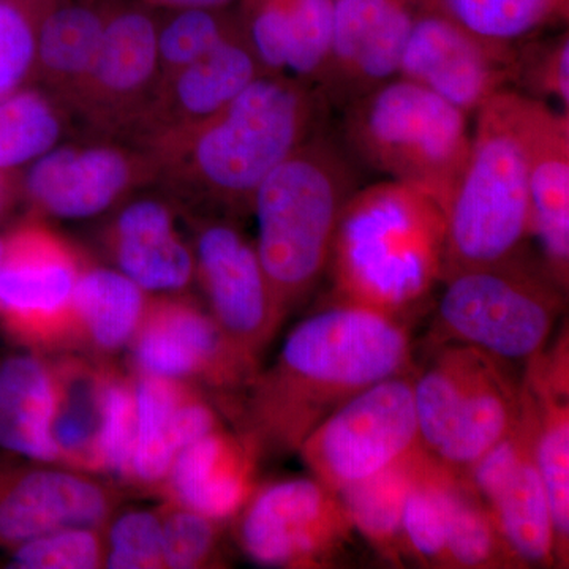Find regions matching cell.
<instances>
[{
  "label": "cell",
  "instance_id": "cell-1",
  "mask_svg": "<svg viewBox=\"0 0 569 569\" xmlns=\"http://www.w3.org/2000/svg\"><path fill=\"white\" fill-rule=\"evenodd\" d=\"M411 367L406 320L332 301L291 329L230 417L261 462L287 458L351 397Z\"/></svg>",
  "mask_w": 569,
  "mask_h": 569
},
{
  "label": "cell",
  "instance_id": "cell-2",
  "mask_svg": "<svg viewBox=\"0 0 569 569\" xmlns=\"http://www.w3.org/2000/svg\"><path fill=\"white\" fill-rule=\"evenodd\" d=\"M325 104L312 86L264 73L219 114L144 149L156 178L194 216L239 220L252 213L254 193L277 164L320 129Z\"/></svg>",
  "mask_w": 569,
  "mask_h": 569
},
{
  "label": "cell",
  "instance_id": "cell-3",
  "mask_svg": "<svg viewBox=\"0 0 569 569\" xmlns=\"http://www.w3.org/2000/svg\"><path fill=\"white\" fill-rule=\"evenodd\" d=\"M445 228L440 204L407 183L356 190L326 269L335 301L408 321L441 283Z\"/></svg>",
  "mask_w": 569,
  "mask_h": 569
},
{
  "label": "cell",
  "instance_id": "cell-4",
  "mask_svg": "<svg viewBox=\"0 0 569 569\" xmlns=\"http://www.w3.org/2000/svg\"><path fill=\"white\" fill-rule=\"evenodd\" d=\"M359 189L346 146L317 129L254 193V242L276 309L287 320L328 269L340 213Z\"/></svg>",
  "mask_w": 569,
  "mask_h": 569
},
{
  "label": "cell",
  "instance_id": "cell-5",
  "mask_svg": "<svg viewBox=\"0 0 569 569\" xmlns=\"http://www.w3.org/2000/svg\"><path fill=\"white\" fill-rule=\"evenodd\" d=\"M530 111L529 97L505 89L475 112L467 163L445 209L441 280L527 249Z\"/></svg>",
  "mask_w": 569,
  "mask_h": 569
},
{
  "label": "cell",
  "instance_id": "cell-6",
  "mask_svg": "<svg viewBox=\"0 0 569 569\" xmlns=\"http://www.w3.org/2000/svg\"><path fill=\"white\" fill-rule=\"evenodd\" d=\"M351 156L447 209L470 151L468 114L403 77L343 108Z\"/></svg>",
  "mask_w": 569,
  "mask_h": 569
},
{
  "label": "cell",
  "instance_id": "cell-7",
  "mask_svg": "<svg viewBox=\"0 0 569 569\" xmlns=\"http://www.w3.org/2000/svg\"><path fill=\"white\" fill-rule=\"evenodd\" d=\"M441 284L427 350L473 347L508 365L526 366L548 347L567 305L568 291L527 249L497 263L452 272Z\"/></svg>",
  "mask_w": 569,
  "mask_h": 569
},
{
  "label": "cell",
  "instance_id": "cell-8",
  "mask_svg": "<svg viewBox=\"0 0 569 569\" xmlns=\"http://www.w3.org/2000/svg\"><path fill=\"white\" fill-rule=\"evenodd\" d=\"M415 369L419 443L445 466L467 471L511 429L522 407V378L478 348H432Z\"/></svg>",
  "mask_w": 569,
  "mask_h": 569
},
{
  "label": "cell",
  "instance_id": "cell-9",
  "mask_svg": "<svg viewBox=\"0 0 569 569\" xmlns=\"http://www.w3.org/2000/svg\"><path fill=\"white\" fill-rule=\"evenodd\" d=\"M88 258L39 219L2 236L0 329L37 353L73 351V296Z\"/></svg>",
  "mask_w": 569,
  "mask_h": 569
},
{
  "label": "cell",
  "instance_id": "cell-10",
  "mask_svg": "<svg viewBox=\"0 0 569 569\" xmlns=\"http://www.w3.org/2000/svg\"><path fill=\"white\" fill-rule=\"evenodd\" d=\"M233 526L239 549L264 568H337L356 537L339 493L313 477L258 482Z\"/></svg>",
  "mask_w": 569,
  "mask_h": 569
},
{
  "label": "cell",
  "instance_id": "cell-11",
  "mask_svg": "<svg viewBox=\"0 0 569 569\" xmlns=\"http://www.w3.org/2000/svg\"><path fill=\"white\" fill-rule=\"evenodd\" d=\"M134 376L189 381L230 415L253 383L260 365L224 336L209 310L186 293L149 295L127 347Z\"/></svg>",
  "mask_w": 569,
  "mask_h": 569
},
{
  "label": "cell",
  "instance_id": "cell-12",
  "mask_svg": "<svg viewBox=\"0 0 569 569\" xmlns=\"http://www.w3.org/2000/svg\"><path fill=\"white\" fill-rule=\"evenodd\" d=\"M418 447L413 366L378 381L332 411L306 437L298 455L310 477L340 492Z\"/></svg>",
  "mask_w": 569,
  "mask_h": 569
},
{
  "label": "cell",
  "instance_id": "cell-13",
  "mask_svg": "<svg viewBox=\"0 0 569 569\" xmlns=\"http://www.w3.org/2000/svg\"><path fill=\"white\" fill-rule=\"evenodd\" d=\"M194 264L197 280L216 323L239 350L260 365L282 318L254 242L239 220L194 216Z\"/></svg>",
  "mask_w": 569,
  "mask_h": 569
},
{
  "label": "cell",
  "instance_id": "cell-14",
  "mask_svg": "<svg viewBox=\"0 0 569 569\" xmlns=\"http://www.w3.org/2000/svg\"><path fill=\"white\" fill-rule=\"evenodd\" d=\"M466 473L526 568L557 567L548 493L535 460L533 406L523 381L515 425Z\"/></svg>",
  "mask_w": 569,
  "mask_h": 569
},
{
  "label": "cell",
  "instance_id": "cell-15",
  "mask_svg": "<svg viewBox=\"0 0 569 569\" xmlns=\"http://www.w3.org/2000/svg\"><path fill=\"white\" fill-rule=\"evenodd\" d=\"M123 492L96 475L0 452V552L70 527L104 529Z\"/></svg>",
  "mask_w": 569,
  "mask_h": 569
},
{
  "label": "cell",
  "instance_id": "cell-16",
  "mask_svg": "<svg viewBox=\"0 0 569 569\" xmlns=\"http://www.w3.org/2000/svg\"><path fill=\"white\" fill-rule=\"evenodd\" d=\"M516 54L518 47L481 39L427 3L408 37L399 77L470 116L512 84Z\"/></svg>",
  "mask_w": 569,
  "mask_h": 569
},
{
  "label": "cell",
  "instance_id": "cell-17",
  "mask_svg": "<svg viewBox=\"0 0 569 569\" xmlns=\"http://www.w3.org/2000/svg\"><path fill=\"white\" fill-rule=\"evenodd\" d=\"M157 28L144 7H111L91 70L67 104L104 132H134L159 88Z\"/></svg>",
  "mask_w": 569,
  "mask_h": 569
},
{
  "label": "cell",
  "instance_id": "cell-18",
  "mask_svg": "<svg viewBox=\"0 0 569 569\" xmlns=\"http://www.w3.org/2000/svg\"><path fill=\"white\" fill-rule=\"evenodd\" d=\"M427 0H336L331 50L318 92L346 108L399 77L400 61Z\"/></svg>",
  "mask_w": 569,
  "mask_h": 569
},
{
  "label": "cell",
  "instance_id": "cell-19",
  "mask_svg": "<svg viewBox=\"0 0 569 569\" xmlns=\"http://www.w3.org/2000/svg\"><path fill=\"white\" fill-rule=\"evenodd\" d=\"M151 178L156 168L148 152L92 142L52 148L31 163L22 187L40 216L84 220L114 208Z\"/></svg>",
  "mask_w": 569,
  "mask_h": 569
},
{
  "label": "cell",
  "instance_id": "cell-20",
  "mask_svg": "<svg viewBox=\"0 0 569 569\" xmlns=\"http://www.w3.org/2000/svg\"><path fill=\"white\" fill-rule=\"evenodd\" d=\"M261 74L263 67L239 24L203 58L159 82L134 133L148 148L187 132L219 114Z\"/></svg>",
  "mask_w": 569,
  "mask_h": 569
},
{
  "label": "cell",
  "instance_id": "cell-21",
  "mask_svg": "<svg viewBox=\"0 0 569 569\" xmlns=\"http://www.w3.org/2000/svg\"><path fill=\"white\" fill-rule=\"evenodd\" d=\"M568 326L526 365L522 381L533 406L535 460L552 516L557 568L569 563V343Z\"/></svg>",
  "mask_w": 569,
  "mask_h": 569
},
{
  "label": "cell",
  "instance_id": "cell-22",
  "mask_svg": "<svg viewBox=\"0 0 569 569\" xmlns=\"http://www.w3.org/2000/svg\"><path fill=\"white\" fill-rule=\"evenodd\" d=\"M260 463L249 438L222 427L179 451L157 497L227 523L257 489Z\"/></svg>",
  "mask_w": 569,
  "mask_h": 569
},
{
  "label": "cell",
  "instance_id": "cell-23",
  "mask_svg": "<svg viewBox=\"0 0 569 569\" xmlns=\"http://www.w3.org/2000/svg\"><path fill=\"white\" fill-rule=\"evenodd\" d=\"M116 269L149 295L186 293L197 279L193 247L176 228L170 203L142 197L119 208L104 231Z\"/></svg>",
  "mask_w": 569,
  "mask_h": 569
},
{
  "label": "cell",
  "instance_id": "cell-24",
  "mask_svg": "<svg viewBox=\"0 0 569 569\" xmlns=\"http://www.w3.org/2000/svg\"><path fill=\"white\" fill-rule=\"evenodd\" d=\"M530 234L552 279L569 287V114L531 99Z\"/></svg>",
  "mask_w": 569,
  "mask_h": 569
},
{
  "label": "cell",
  "instance_id": "cell-25",
  "mask_svg": "<svg viewBox=\"0 0 569 569\" xmlns=\"http://www.w3.org/2000/svg\"><path fill=\"white\" fill-rule=\"evenodd\" d=\"M52 373L51 437L62 467L100 477L104 388L110 359L74 353L50 358Z\"/></svg>",
  "mask_w": 569,
  "mask_h": 569
},
{
  "label": "cell",
  "instance_id": "cell-26",
  "mask_svg": "<svg viewBox=\"0 0 569 569\" xmlns=\"http://www.w3.org/2000/svg\"><path fill=\"white\" fill-rule=\"evenodd\" d=\"M52 400L47 355L21 348L0 359V451L61 466L51 437Z\"/></svg>",
  "mask_w": 569,
  "mask_h": 569
},
{
  "label": "cell",
  "instance_id": "cell-27",
  "mask_svg": "<svg viewBox=\"0 0 569 569\" xmlns=\"http://www.w3.org/2000/svg\"><path fill=\"white\" fill-rule=\"evenodd\" d=\"M149 293L121 271L88 263L82 269L73 296V351L110 359L126 350Z\"/></svg>",
  "mask_w": 569,
  "mask_h": 569
},
{
  "label": "cell",
  "instance_id": "cell-28",
  "mask_svg": "<svg viewBox=\"0 0 569 569\" xmlns=\"http://www.w3.org/2000/svg\"><path fill=\"white\" fill-rule=\"evenodd\" d=\"M110 9L92 0H54L41 17L36 77L67 103L91 70Z\"/></svg>",
  "mask_w": 569,
  "mask_h": 569
},
{
  "label": "cell",
  "instance_id": "cell-29",
  "mask_svg": "<svg viewBox=\"0 0 569 569\" xmlns=\"http://www.w3.org/2000/svg\"><path fill=\"white\" fill-rule=\"evenodd\" d=\"M426 458L425 449L418 447L385 470L337 492L356 535L395 567H403L408 561L403 542V511L408 493Z\"/></svg>",
  "mask_w": 569,
  "mask_h": 569
},
{
  "label": "cell",
  "instance_id": "cell-30",
  "mask_svg": "<svg viewBox=\"0 0 569 569\" xmlns=\"http://www.w3.org/2000/svg\"><path fill=\"white\" fill-rule=\"evenodd\" d=\"M448 569H523L466 471L445 466Z\"/></svg>",
  "mask_w": 569,
  "mask_h": 569
},
{
  "label": "cell",
  "instance_id": "cell-31",
  "mask_svg": "<svg viewBox=\"0 0 569 569\" xmlns=\"http://www.w3.org/2000/svg\"><path fill=\"white\" fill-rule=\"evenodd\" d=\"M134 376V373H133ZM138 432L130 488L157 496L176 456L181 451L176 433V406L183 381L173 378L134 376Z\"/></svg>",
  "mask_w": 569,
  "mask_h": 569
},
{
  "label": "cell",
  "instance_id": "cell-32",
  "mask_svg": "<svg viewBox=\"0 0 569 569\" xmlns=\"http://www.w3.org/2000/svg\"><path fill=\"white\" fill-rule=\"evenodd\" d=\"M475 33L496 43L518 47L539 31L568 20L569 0H427Z\"/></svg>",
  "mask_w": 569,
  "mask_h": 569
},
{
  "label": "cell",
  "instance_id": "cell-33",
  "mask_svg": "<svg viewBox=\"0 0 569 569\" xmlns=\"http://www.w3.org/2000/svg\"><path fill=\"white\" fill-rule=\"evenodd\" d=\"M61 112L50 97L21 88L0 99V171L14 173L58 144Z\"/></svg>",
  "mask_w": 569,
  "mask_h": 569
},
{
  "label": "cell",
  "instance_id": "cell-34",
  "mask_svg": "<svg viewBox=\"0 0 569 569\" xmlns=\"http://www.w3.org/2000/svg\"><path fill=\"white\" fill-rule=\"evenodd\" d=\"M445 463L427 455L403 511L407 560L418 567L448 569L445 546Z\"/></svg>",
  "mask_w": 569,
  "mask_h": 569
},
{
  "label": "cell",
  "instance_id": "cell-35",
  "mask_svg": "<svg viewBox=\"0 0 569 569\" xmlns=\"http://www.w3.org/2000/svg\"><path fill=\"white\" fill-rule=\"evenodd\" d=\"M157 28L160 81L190 66L238 31V14L227 9L168 10Z\"/></svg>",
  "mask_w": 569,
  "mask_h": 569
},
{
  "label": "cell",
  "instance_id": "cell-36",
  "mask_svg": "<svg viewBox=\"0 0 569 569\" xmlns=\"http://www.w3.org/2000/svg\"><path fill=\"white\" fill-rule=\"evenodd\" d=\"M336 0H287L284 74L320 88L329 50Z\"/></svg>",
  "mask_w": 569,
  "mask_h": 569
},
{
  "label": "cell",
  "instance_id": "cell-37",
  "mask_svg": "<svg viewBox=\"0 0 569 569\" xmlns=\"http://www.w3.org/2000/svg\"><path fill=\"white\" fill-rule=\"evenodd\" d=\"M138 432L137 385L133 373L108 365L102 433H100V477L130 485Z\"/></svg>",
  "mask_w": 569,
  "mask_h": 569
},
{
  "label": "cell",
  "instance_id": "cell-38",
  "mask_svg": "<svg viewBox=\"0 0 569 569\" xmlns=\"http://www.w3.org/2000/svg\"><path fill=\"white\" fill-rule=\"evenodd\" d=\"M159 515L162 519L164 568L228 567L223 548L224 522L168 500H162Z\"/></svg>",
  "mask_w": 569,
  "mask_h": 569
},
{
  "label": "cell",
  "instance_id": "cell-39",
  "mask_svg": "<svg viewBox=\"0 0 569 569\" xmlns=\"http://www.w3.org/2000/svg\"><path fill=\"white\" fill-rule=\"evenodd\" d=\"M54 0H0V99L36 77L37 33Z\"/></svg>",
  "mask_w": 569,
  "mask_h": 569
},
{
  "label": "cell",
  "instance_id": "cell-40",
  "mask_svg": "<svg viewBox=\"0 0 569 569\" xmlns=\"http://www.w3.org/2000/svg\"><path fill=\"white\" fill-rule=\"evenodd\" d=\"M512 84L522 96L569 114V32L518 44Z\"/></svg>",
  "mask_w": 569,
  "mask_h": 569
},
{
  "label": "cell",
  "instance_id": "cell-41",
  "mask_svg": "<svg viewBox=\"0 0 569 569\" xmlns=\"http://www.w3.org/2000/svg\"><path fill=\"white\" fill-rule=\"evenodd\" d=\"M7 568L99 569L104 568L102 529L70 527L41 535L6 552Z\"/></svg>",
  "mask_w": 569,
  "mask_h": 569
},
{
  "label": "cell",
  "instance_id": "cell-42",
  "mask_svg": "<svg viewBox=\"0 0 569 569\" xmlns=\"http://www.w3.org/2000/svg\"><path fill=\"white\" fill-rule=\"evenodd\" d=\"M104 568H164L159 509L116 511L103 529Z\"/></svg>",
  "mask_w": 569,
  "mask_h": 569
},
{
  "label": "cell",
  "instance_id": "cell-43",
  "mask_svg": "<svg viewBox=\"0 0 569 569\" xmlns=\"http://www.w3.org/2000/svg\"><path fill=\"white\" fill-rule=\"evenodd\" d=\"M153 7H160L164 10L179 9H228L231 3L241 2V0H148Z\"/></svg>",
  "mask_w": 569,
  "mask_h": 569
},
{
  "label": "cell",
  "instance_id": "cell-44",
  "mask_svg": "<svg viewBox=\"0 0 569 569\" xmlns=\"http://www.w3.org/2000/svg\"><path fill=\"white\" fill-rule=\"evenodd\" d=\"M14 193H17V183H14L13 173L0 171V219L13 204Z\"/></svg>",
  "mask_w": 569,
  "mask_h": 569
},
{
  "label": "cell",
  "instance_id": "cell-45",
  "mask_svg": "<svg viewBox=\"0 0 569 569\" xmlns=\"http://www.w3.org/2000/svg\"><path fill=\"white\" fill-rule=\"evenodd\" d=\"M0 253H2V236H0Z\"/></svg>",
  "mask_w": 569,
  "mask_h": 569
}]
</instances>
